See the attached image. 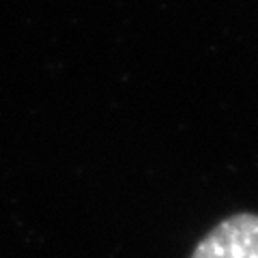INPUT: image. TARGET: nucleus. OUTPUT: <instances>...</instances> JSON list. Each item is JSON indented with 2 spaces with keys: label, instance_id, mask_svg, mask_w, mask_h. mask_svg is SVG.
I'll use <instances>...</instances> for the list:
<instances>
[{
  "label": "nucleus",
  "instance_id": "1",
  "mask_svg": "<svg viewBox=\"0 0 258 258\" xmlns=\"http://www.w3.org/2000/svg\"><path fill=\"white\" fill-rule=\"evenodd\" d=\"M189 258H258V213H235L211 228Z\"/></svg>",
  "mask_w": 258,
  "mask_h": 258
}]
</instances>
